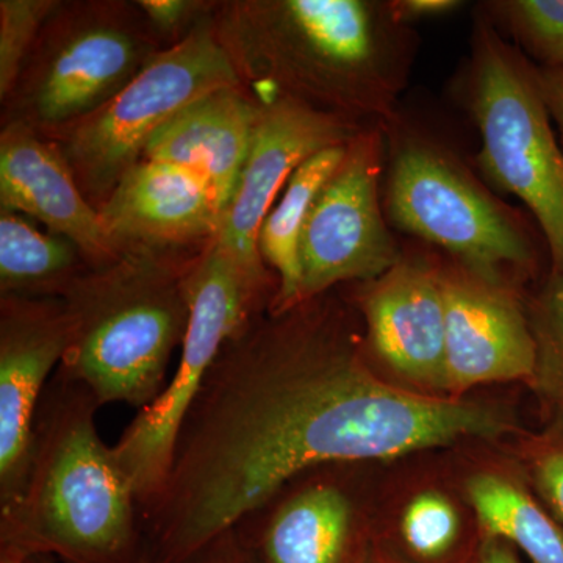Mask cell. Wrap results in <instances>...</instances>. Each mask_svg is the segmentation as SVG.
<instances>
[{
	"label": "cell",
	"mask_w": 563,
	"mask_h": 563,
	"mask_svg": "<svg viewBox=\"0 0 563 563\" xmlns=\"http://www.w3.org/2000/svg\"><path fill=\"white\" fill-rule=\"evenodd\" d=\"M332 291L251 318L185 415L143 515L151 563H187L299 474L512 431L501 409L385 383Z\"/></svg>",
	"instance_id": "6da1fadb"
},
{
	"label": "cell",
	"mask_w": 563,
	"mask_h": 563,
	"mask_svg": "<svg viewBox=\"0 0 563 563\" xmlns=\"http://www.w3.org/2000/svg\"><path fill=\"white\" fill-rule=\"evenodd\" d=\"M252 95H280L388 128L418 49L412 27L379 0H246L213 20Z\"/></svg>",
	"instance_id": "7a4b0ae2"
},
{
	"label": "cell",
	"mask_w": 563,
	"mask_h": 563,
	"mask_svg": "<svg viewBox=\"0 0 563 563\" xmlns=\"http://www.w3.org/2000/svg\"><path fill=\"white\" fill-rule=\"evenodd\" d=\"M92 393L57 369L33 429L20 498L0 509V548L62 563H139L143 514L128 474L99 435Z\"/></svg>",
	"instance_id": "3957f363"
},
{
	"label": "cell",
	"mask_w": 563,
	"mask_h": 563,
	"mask_svg": "<svg viewBox=\"0 0 563 563\" xmlns=\"http://www.w3.org/2000/svg\"><path fill=\"white\" fill-rule=\"evenodd\" d=\"M192 258L124 251L110 265L88 268L62 296L68 346L58 369L99 406L121 402L140 412L166 387L190 322L185 272Z\"/></svg>",
	"instance_id": "277c9868"
},
{
	"label": "cell",
	"mask_w": 563,
	"mask_h": 563,
	"mask_svg": "<svg viewBox=\"0 0 563 563\" xmlns=\"http://www.w3.org/2000/svg\"><path fill=\"white\" fill-rule=\"evenodd\" d=\"M385 131L384 209L393 228L440 247L483 279L520 287L536 276L547 243L518 211L444 144L404 128L399 118Z\"/></svg>",
	"instance_id": "5b68a950"
},
{
	"label": "cell",
	"mask_w": 563,
	"mask_h": 563,
	"mask_svg": "<svg viewBox=\"0 0 563 563\" xmlns=\"http://www.w3.org/2000/svg\"><path fill=\"white\" fill-rule=\"evenodd\" d=\"M459 95L479 131L481 172L493 187L523 201L547 243L550 273L563 274V150L537 66L481 9Z\"/></svg>",
	"instance_id": "8992f818"
},
{
	"label": "cell",
	"mask_w": 563,
	"mask_h": 563,
	"mask_svg": "<svg viewBox=\"0 0 563 563\" xmlns=\"http://www.w3.org/2000/svg\"><path fill=\"white\" fill-rule=\"evenodd\" d=\"M236 85L242 77L213 20H202L184 40L155 52L101 110L58 131V147L99 209L158 129L202 96Z\"/></svg>",
	"instance_id": "52a82bcc"
},
{
	"label": "cell",
	"mask_w": 563,
	"mask_h": 563,
	"mask_svg": "<svg viewBox=\"0 0 563 563\" xmlns=\"http://www.w3.org/2000/svg\"><path fill=\"white\" fill-rule=\"evenodd\" d=\"M185 288L190 322L179 365L157 399L136 413L111 446L133 485L143 515L161 495L181 421L222 346L251 318L269 307L214 239L188 265Z\"/></svg>",
	"instance_id": "ba28073f"
},
{
	"label": "cell",
	"mask_w": 563,
	"mask_h": 563,
	"mask_svg": "<svg viewBox=\"0 0 563 563\" xmlns=\"http://www.w3.org/2000/svg\"><path fill=\"white\" fill-rule=\"evenodd\" d=\"M57 11L11 92L18 111L11 121L35 131H63L101 110L157 52L120 7H80L70 16Z\"/></svg>",
	"instance_id": "9c48e42d"
},
{
	"label": "cell",
	"mask_w": 563,
	"mask_h": 563,
	"mask_svg": "<svg viewBox=\"0 0 563 563\" xmlns=\"http://www.w3.org/2000/svg\"><path fill=\"white\" fill-rule=\"evenodd\" d=\"M387 155V131L368 125L350 141L314 198L299 240V302L342 284L377 279L401 261L384 209Z\"/></svg>",
	"instance_id": "30bf717a"
},
{
	"label": "cell",
	"mask_w": 563,
	"mask_h": 563,
	"mask_svg": "<svg viewBox=\"0 0 563 563\" xmlns=\"http://www.w3.org/2000/svg\"><path fill=\"white\" fill-rule=\"evenodd\" d=\"M254 98L258 113L250 152L239 188L214 240L231 255L252 290L272 306L279 282L263 263L257 246L266 214L291 174L307 158L328 147L350 143L368 124L313 109L287 96Z\"/></svg>",
	"instance_id": "8fae6325"
},
{
	"label": "cell",
	"mask_w": 563,
	"mask_h": 563,
	"mask_svg": "<svg viewBox=\"0 0 563 563\" xmlns=\"http://www.w3.org/2000/svg\"><path fill=\"white\" fill-rule=\"evenodd\" d=\"M350 302L368 355L426 395L446 396L442 258L404 252L383 276L362 282Z\"/></svg>",
	"instance_id": "7c38bea8"
},
{
	"label": "cell",
	"mask_w": 563,
	"mask_h": 563,
	"mask_svg": "<svg viewBox=\"0 0 563 563\" xmlns=\"http://www.w3.org/2000/svg\"><path fill=\"white\" fill-rule=\"evenodd\" d=\"M446 313V396L479 385L531 380L537 361L528 303L520 287L476 276L442 258Z\"/></svg>",
	"instance_id": "4fadbf2b"
},
{
	"label": "cell",
	"mask_w": 563,
	"mask_h": 563,
	"mask_svg": "<svg viewBox=\"0 0 563 563\" xmlns=\"http://www.w3.org/2000/svg\"><path fill=\"white\" fill-rule=\"evenodd\" d=\"M66 346L62 298L0 296V509L27 483L36 415Z\"/></svg>",
	"instance_id": "5bb4252c"
},
{
	"label": "cell",
	"mask_w": 563,
	"mask_h": 563,
	"mask_svg": "<svg viewBox=\"0 0 563 563\" xmlns=\"http://www.w3.org/2000/svg\"><path fill=\"white\" fill-rule=\"evenodd\" d=\"M336 465L299 474L233 528L257 561L352 563L362 514Z\"/></svg>",
	"instance_id": "9a60e30c"
},
{
	"label": "cell",
	"mask_w": 563,
	"mask_h": 563,
	"mask_svg": "<svg viewBox=\"0 0 563 563\" xmlns=\"http://www.w3.org/2000/svg\"><path fill=\"white\" fill-rule=\"evenodd\" d=\"M0 207L35 218L68 239L90 268L120 258L58 144L47 143L24 122L10 121L0 135Z\"/></svg>",
	"instance_id": "2e32d148"
},
{
	"label": "cell",
	"mask_w": 563,
	"mask_h": 563,
	"mask_svg": "<svg viewBox=\"0 0 563 563\" xmlns=\"http://www.w3.org/2000/svg\"><path fill=\"white\" fill-rule=\"evenodd\" d=\"M107 235L120 254L131 250L176 252L211 242L220 233L221 207L195 174L141 158L99 207Z\"/></svg>",
	"instance_id": "e0dca14e"
},
{
	"label": "cell",
	"mask_w": 563,
	"mask_h": 563,
	"mask_svg": "<svg viewBox=\"0 0 563 563\" xmlns=\"http://www.w3.org/2000/svg\"><path fill=\"white\" fill-rule=\"evenodd\" d=\"M257 113V101L244 84L211 91L158 129L141 158L195 174L225 214L239 188Z\"/></svg>",
	"instance_id": "ac0fdd59"
},
{
	"label": "cell",
	"mask_w": 563,
	"mask_h": 563,
	"mask_svg": "<svg viewBox=\"0 0 563 563\" xmlns=\"http://www.w3.org/2000/svg\"><path fill=\"white\" fill-rule=\"evenodd\" d=\"M481 536L523 551L532 563H563V525L544 506L518 463L487 462L463 481Z\"/></svg>",
	"instance_id": "d6986e66"
},
{
	"label": "cell",
	"mask_w": 563,
	"mask_h": 563,
	"mask_svg": "<svg viewBox=\"0 0 563 563\" xmlns=\"http://www.w3.org/2000/svg\"><path fill=\"white\" fill-rule=\"evenodd\" d=\"M347 144L328 147L307 158L291 174L279 201L263 221L258 232V252L263 263L268 266V269H273L274 276L279 282V288L268 312H285L299 303V288H301L299 240H301L303 222L318 192L343 162Z\"/></svg>",
	"instance_id": "ffe728a7"
},
{
	"label": "cell",
	"mask_w": 563,
	"mask_h": 563,
	"mask_svg": "<svg viewBox=\"0 0 563 563\" xmlns=\"http://www.w3.org/2000/svg\"><path fill=\"white\" fill-rule=\"evenodd\" d=\"M90 266L76 244L41 233L20 213H0V296L62 298Z\"/></svg>",
	"instance_id": "44dd1931"
},
{
	"label": "cell",
	"mask_w": 563,
	"mask_h": 563,
	"mask_svg": "<svg viewBox=\"0 0 563 563\" xmlns=\"http://www.w3.org/2000/svg\"><path fill=\"white\" fill-rule=\"evenodd\" d=\"M481 10L533 65L563 69V0H492Z\"/></svg>",
	"instance_id": "7402d4cb"
},
{
	"label": "cell",
	"mask_w": 563,
	"mask_h": 563,
	"mask_svg": "<svg viewBox=\"0 0 563 563\" xmlns=\"http://www.w3.org/2000/svg\"><path fill=\"white\" fill-rule=\"evenodd\" d=\"M462 531L461 506L442 488H418L399 506V537L407 550L422 561H439L450 554Z\"/></svg>",
	"instance_id": "603a6c76"
},
{
	"label": "cell",
	"mask_w": 563,
	"mask_h": 563,
	"mask_svg": "<svg viewBox=\"0 0 563 563\" xmlns=\"http://www.w3.org/2000/svg\"><path fill=\"white\" fill-rule=\"evenodd\" d=\"M528 310L537 343L536 369L528 384L563 420V274L548 273Z\"/></svg>",
	"instance_id": "cb8c5ba5"
},
{
	"label": "cell",
	"mask_w": 563,
	"mask_h": 563,
	"mask_svg": "<svg viewBox=\"0 0 563 563\" xmlns=\"http://www.w3.org/2000/svg\"><path fill=\"white\" fill-rule=\"evenodd\" d=\"M58 9L55 0L0 2V98L9 99L16 88L33 47Z\"/></svg>",
	"instance_id": "d4e9b609"
},
{
	"label": "cell",
	"mask_w": 563,
	"mask_h": 563,
	"mask_svg": "<svg viewBox=\"0 0 563 563\" xmlns=\"http://www.w3.org/2000/svg\"><path fill=\"white\" fill-rule=\"evenodd\" d=\"M515 455L533 492L563 525V420L523 435Z\"/></svg>",
	"instance_id": "484cf974"
},
{
	"label": "cell",
	"mask_w": 563,
	"mask_h": 563,
	"mask_svg": "<svg viewBox=\"0 0 563 563\" xmlns=\"http://www.w3.org/2000/svg\"><path fill=\"white\" fill-rule=\"evenodd\" d=\"M136 9L146 18L152 31L163 35L187 36V29L191 24H199L196 18L206 9V3L192 2V0H140ZM195 29V27H192ZM190 29V31H192Z\"/></svg>",
	"instance_id": "4316f807"
},
{
	"label": "cell",
	"mask_w": 563,
	"mask_h": 563,
	"mask_svg": "<svg viewBox=\"0 0 563 563\" xmlns=\"http://www.w3.org/2000/svg\"><path fill=\"white\" fill-rule=\"evenodd\" d=\"M187 563H258L235 529L222 533Z\"/></svg>",
	"instance_id": "83f0119b"
},
{
	"label": "cell",
	"mask_w": 563,
	"mask_h": 563,
	"mask_svg": "<svg viewBox=\"0 0 563 563\" xmlns=\"http://www.w3.org/2000/svg\"><path fill=\"white\" fill-rule=\"evenodd\" d=\"M388 2L395 20L409 27L417 21L448 16L465 5L457 0H388Z\"/></svg>",
	"instance_id": "f1b7e54d"
},
{
	"label": "cell",
	"mask_w": 563,
	"mask_h": 563,
	"mask_svg": "<svg viewBox=\"0 0 563 563\" xmlns=\"http://www.w3.org/2000/svg\"><path fill=\"white\" fill-rule=\"evenodd\" d=\"M540 90L551 120L558 125L563 150V69H544L537 66Z\"/></svg>",
	"instance_id": "f546056e"
},
{
	"label": "cell",
	"mask_w": 563,
	"mask_h": 563,
	"mask_svg": "<svg viewBox=\"0 0 563 563\" xmlns=\"http://www.w3.org/2000/svg\"><path fill=\"white\" fill-rule=\"evenodd\" d=\"M481 537L483 540L477 553V563H521L509 543L495 537Z\"/></svg>",
	"instance_id": "4dcf8cb0"
},
{
	"label": "cell",
	"mask_w": 563,
	"mask_h": 563,
	"mask_svg": "<svg viewBox=\"0 0 563 563\" xmlns=\"http://www.w3.org/2000/svg\"><path fill=\"white\" fill-rule=\"evenodd\" d=\"M27 558L9 548H0V563H25Z\"/></svg>",
	"instance_id": "1f68e13d"
},
{
	"label": "cell",
	"mask_w": 563,
	"mask_h": 563,
	"mask_svg": "<svg viewBox=\"0 0 563 563\" xmlns=\"http://www.w3.org/2000/svg\"><path fill=\"white\" fill-rule=\"evenodd\" d=\"M25 563H62L57 559L51 558V555H32ZM139 563H151L150 558L141 559Z\"/></svg>",
	"instance_id": "d6a6232c"
}]
</instances>
